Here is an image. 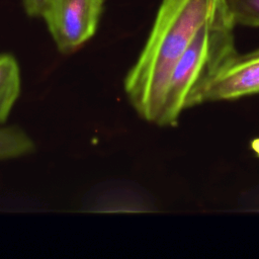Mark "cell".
Returning <instances> with one entry per match:
<instances>
[{"label":"cell","mask_w":259,"mask_h":259,"mask_svg":"<svg viewBox=\"0 0 259 259\" xmlns=\"http://www.w3.org/2000/svg\"><path fill=\"white\" fill-rule=\"evenodd\" d=\"M224 0H162L123 89L138 115L157 123L172 71L199 28Z\"/></svg>","instance_id":"1"},{"label":"cell","mask_w":259,"mask_h":259,"mask_svg":"<svg viewBox=\"0 0 259 259\" xmlns=\"http://www.w3.org/2000/svg\"><path fill=\"white\" fill-rule=\"evenodd\" d=\"M235 25L224 0L196 32L175 65L157 125L175 126L185 109L200 104L205 87L238 54L235 48Z\"/></svg>","instance_id":"2"},{"label":"cell","mask_w":259,"mask_h":259,"mask_svg":"<svg viewBox=\"0 0 259 259\" xmlns=\"http://www.w3.org/2000/svg\"><path fill=\"white\" fill-rule=\"evenodd\" d=\"M104 0H49L40 17L59 52L72 54L96 32Z\"/></svg>","instance_id":"3"},{"label":"cell","mask_w":259,"mask_h":259,"mask_svg":"<svg viewBox=\"0 0 259 259\" xmlns=\"http://www.w3.org/2000/svg\"><path fill=\"white\" fill-rule=\"evenodd\" d=\"M259 93V50L236 54L208 83L200 97V104L234 100Z\"/></svg>","instance_id":"4"},{"label":"cell","mask_w":259,"mask_h":259,"mask_svg":"<svg viewBox=\"0 0 259 259\" xmlns=\"http://www.w3.org/2000/svg\"><path fill=\"white\" fill-rule=\"evenodd\" d=\"M21 91V74L11 54H0V126L7 121Z\"/></svg>","instance_id":"5"},{"label":"cell","mask_w":259,"mask_h":259,"mask_svg":"<svg viewBox=\"0 0 259 259\" xmlns=\"http://www.w3.org/2000/svg\"><path fill=\"white\" fill-rule=\"evenodd\" d=\"M35 151L32 138L17 125L0 126V161L22 158Z\"/></svg>","instance_id":"6"},{"label":"cell","mask_w":259,"mask_h":259,"mask_svg":"<svg viewBox=\"0 0 259 259\" xmlns=\"http://www.w3.org/2000/svg\"><path fill=\"white\" fill-rule=\"evenodd\" d=\"M226 4L235 24L259 27V0H226Z\"/></svg>","instance_id":"7"},{"label":"cell","mask_w":259,"mask_h":259,"mask_svg":"<svg viewBox=\"0 0 259 259\" xmlns=\"http://www.w3.org/2000/svg\"><path fill=\"white\" fill-rule=\"evenodd\" d=\"M49 0H22L23 8L27 15L40 17Z\"/></svg>","instance_id":"8"},{"label":"cell","mask_w":259,"mask_h":259,"mask_svg":"<svg viewBox=\"0 0 259 259\" xmlns=\"http://www.w3.org/2000/svg\"><path fill=\"white\" fill-rule=\"evenodd\" d=\"M251 150L254 152V154L259 158V137L253 139L250 144Z\"/></svg>","instance_id":"9"}]
</instances>
